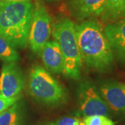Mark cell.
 I'll use <instances>...</instances> for the list:
<instances>
[{
  "label": "cell",
  "mask_w": 125,
  "mask_h": 125,
  "mask_svg": "<svg viewBox=\"0 0 125 125\" xmlns=\"http://www.w3.org/2000/svg\"><path fill=\"white\" fill-rule=\"evenodd\" d=\"M76 29L82 61L100 72L112 70L114 56L102 27L95 21L85 20L76 25Z\"/></svg>",
  "instance_id": "obj_1"
},
{
  "label": "cell",
  "mask_w": 125,
  "mask_h": 125,
  "mask_svg": "<svg viewBox=\"0 0 125 125\" xmlns=\"http://www.w3.org/2000/svg\"><path fill=\"white\" fill-rule=\"evenodd\" d=\"M33 9L30 1L0 0V36L15 49L27 46Z\"/></svg>",
  "instance_id": "obj_2"
},
{
  "label": "cell",
  "mask_w": 125,
  "mask_h": 125,
  "mask_svg": "<svg viewBox=\"0 0 125 125\" xmlns=\"http://www.w3.org/2000/svg\"><path fill=\"white\" fill-rule=\"evenodd\" d=\"M52 35L62 52L64 74L71 79H78L82 58L77 42L75 24L68 18H62L54 24Z\"/></svg>",
  "instance_id": "obj_3"
},
{
  "label": "cell",
  "mask_w": 125,
  "mask_h": 125,
  "mask_svg": "<svg viewBox=\"0 0 125 125\" xmlns=\"http://www.w3.org/2000/svg\"><path fill=\"white\" fill-rule=\"evenodd\" d=\"M29 88L33 98L47 106H58L66 100V93L62 85L40 66H35L31 70Z\"/></svg>",
  "instance_id": "obj_4"
},
{
  "label": "cell",
  "mask_w": 125,
  "mask_h": 125,
  "mask_svg": "<svg viewBox=\"0 0 125 125\" xmlns=\"http://www.w3.org/2000/svg\"><path fill=\"white\" fill-rule=\"evenodd\" d=\"M51 33V17L45 6L38 3L33 9L28 38L31 49L35 54L41 53L49 41Z\"/></svg>",
  "instance_id": "obj_5"
},
{
  "label": "cell",
  "mask_w": 125,
  "mask_h": 125,
  "mask_svg": "<svg viewBox=\"0 0 125 125\" xmlns=\"http://www.w3.org/2000/svg\"><path fill=\"white\" fill-rule=\"evenodd\" d=\"M81 113L85 117L111 115V110L102 98L96 86L90 82L82 83L78 90Z\"/></svg>",
  "instance_id": "obj_6"
},
{
  "label": "cell",
  "mask_w": 125,
  "mask_h": 125,
  "mask_svg": "<svg viewBox=\"0 0 125 125\" xmlns=\"http://www.w3.org/2000/svg\"><path fill=\"white\" fill-rule=\"evenodd\" d=\"M24 79L15 62H6L0 74V94L6 97H20Z\"/></svg>",
  "instance_id": "obj_7"
},
{
  "label": "cell",
  "mask_w": 125,
  "mask_h": 125,
  "mask_svg": "<svg viewBox=\"0 0 125 125\" xmlns=\"http://www.w3.org/2000/svg\"><path fill=\"white\" fill-rule=\"evenodd\" d=\"M98 92L110 110L125 117V93L123 84L115 81H105L100 83Z\"/></svg>",
  "instance_id": "obj_8"
},
{
  "label": "cell",
  "mask_w": 125,
  "mask_h": 125,
  "mask_svg": "<svg viewBox=\"0 0 125 125\" xmlns=\"http://www.w3.org/2000/svg\"><path fill=\"white\" fill-rule=\"evenodd\" d=\"M114 58L125 64V19L108 23L104 29Z\"/></svg>",
  "instance_id": "obj_9"
},
{
  "label": "cell",
  "mask_w": 125,
  "mask_h": 125,
  "mask_svg": "<svg viewBox=\"0 0 125 125\" xmlns=\"http://www.w3.org/2000/svg\"><path fill=\"white\" fill-rule=\"evenodd\" d=\"M107 0H72L71 9L76 18L98 17L102 15Z\"/></svg>",
  "instance_id": "obj_10"
},
{
  "label": "cell",
  "mask_w": 125,
  "mask_h": 125,
  "mask_svg": "<svg viewBox=\"0 0 125 125\" xmlns=\"http://www.w3.org/2000/svg\"><path fill=\"white\" fill-rule=\"evenodd\" d=\"M41 57L45 67L54 73L64 72V60L58 43L55 41H48L41 51Z\"/></svg>",
  "instance_id": "obj_11"
},
{
  "label": "cell",
  "mask_w": 125,
  "mask_h": 125,
  "mask_svg": "<svg viewBox=\"0 0 125 125\" xmlns=\"http://www.w3.org/2000/svg\"><path fill=\"white\" fill-rule=\"evenodd\" d=\"M101 18L106 23L125 19V0H107Z\"/></svg>",
  "instance_id": "obj_12"
},
{
  "label": "cell",
  "mask_w": 125,
  "mask_h": 125,
  "mask_svg": "<svg viewBox=\"0 0 125 125\" xmlns=\"http://www.w3.org/2000/svg\"><path fill=\"white\" fill-rule=\"evenodd\" d=\"M22 120V111L17 102L0 113V125H21Z\"/></svg>",
  "instance_id": "obj_13"
},
{
  "label": "cell",
  "mask_w": 125,
  "mask_h": 125,
  "mask_svg": "<svg viewBox=\"0 0 125 125\" xmlns=\"http://www.w3.org/2000/svg\"><path fill=\"white\" fill-rule=\"evenodd\" d=\"M0 59L6 62H16L20 59L16 49L1 36H0Z\"/></svg>",
  "instance_id": "obj_14"
},
{
  "label": "cell",
  "mask_w": 125,
  "mask_h": 125,
  "mask_svg": "<svg viewBox=\"0 0 125 125\" xmlns=\"http://www.w3.org/2000/svg\"><path fill=\"white\" fill-rule=\"evenodd\" d=\"M85 125H115V122L105 115L85 117L83 120Z\"/></svg>",
  "instance_id": "obj_15"
},
{
  "label": "cell",
  "mask_w": 125,
  "mask_h": 125,
  "mask_svg": "<svg viewBox=\"0 0 125 125\" xmlns=\"http://www.w3.org/2000/svg\"><path fill=\"white\" fill-rule=\"evenodd\" d=\"M19 98L20 97H6L0 94V113L17 102Z\"/></svg>",
  "instance_id": "obj_16"
},
{
  "label": "cell",
  "mask_w": 125,
  "mask_h": 125,
  "mask_svg": "<svg viewBox=\"0 0 125 125\" xmlns=\"http://www.w3.org/2000/svg\"><path fill=\"white\" fill-rule=\"evenodd\" d=\"M79 120L74 117H64L50 123L49 125H76Z\"/></svg>",
  "instance_id": "obj_17"
},
{
  "label": "cell",
  "mask_w": 125,
  "mask_h": 125,
  "mask_svg": "<svg viewBox=\"0 0 125 125\" xmlns=\"http://www.w3.org/2000/svg\"><path fill=\"white\" fill-rule=\"evenodd\" d=\"M7 1H13V2H20V1H30V0H5Z\"/></svg>",
  "instance_id": "obj_18"
},
{
  "label": "cell",
  "mask_w": 125,
  "mask_h": 125,
  "mask_svg": "<svg viewBox=\"0 0 125 125\" xmlns=\"http://www.w3.org/2000/svg\"><path fill=\"white\" fill-rule=\"evenodd\" d=\"M78 125H85V122H84L83 121H80V120H79Z\"/></svg>",
  "instance_id": "obj_19"
},
{
  "label": "cell",
  "mask_w": 125,
  "mask_h": 125,
  "mask_svg": "<svg viewBox=\"0 0 125 125\" xmlns=\"http://www.w3.org/2000/svg\"><path fill=\"white\" fill-rule=\"evenodd\" d=\"M45 1H56V0H45Z\"/></svg>",
  "instance_id": "obj_20"
},
{
  "label": "cell",
  "mask_w": 125,
  "mask_h": 125,
  "mask_svg": "<svg viewBox=\"0 0 125 125\" xmlns=\"http://www.w3.org/2000/svg\"><path fill=\"white\" fill-rule=\"evenodd\" d=\"M123 87H124V90H125V84H123Z\"/></svg>",
  "instance_id": "obj_21"
},
{
  "label": "cell",
  "mask_w": 125,
  "mask_h": 125,
  "mask_svg": "<svg viewBox=\"0 0 125 125\" xmlns=\"http://www.w3.org/2000/svg\"><path fill=\"white\" fill-rule=\"evenodd\" d=\"M78 124H79V123H78ZM78 124H77V125H78Z\"/></svg>",
  "instance_id": "obj_22"
}]
</instances>
